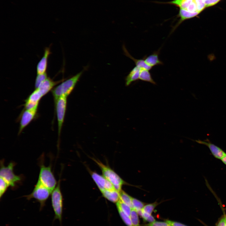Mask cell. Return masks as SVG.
<instances>
[{
  "label": "cell",
  "mask_w": 226,
  "mask_h": 226,
  "mask_svg": "<svg viewBox=\"0 0 226 226\" xmlns=\"http://www.w3.org/2000/svg\"><path fill=\"white\" fill-rule=\"evenodd\" d=\"M223 208V210H226V208Z\"/></svg>",
  "instance_id": "37"
},
{
  "label": "cell",
  "mask_w": 226,
  "mask_h": 226,
  "mask_svg": "<svg viewBox=\"0 0 226 226\" xmlns=\"http://www.w3.org/2000/svg\"><path fill=\"white\" fill-rule=\"evenodd\" d=\"M204 0V1H205V0Z\"/></svg>",
  "instance_id": "38"
},
{
  "label": "cell",
  "mask_w": 226,
  "mask_h": 226,
  "mask_svg": "<svg viewBox=\"0 0 226 226\" xmlns=\"http://www.w3.org/2000/svg\"><path fill=\"white\" fill-rule=\"evenodd\" d=\"M145 203L142 201L134 198H132V209L136 211L141 210L143 209Z\"/></svg>",
  "instance_id": "23"
},
{
  "label": "cell",
  "mask_w": 226,
  "mask_h": 226,
  "mask_svg": "<svg viewBox=\"0 0 226 226\" xmlns=\"http://www.w3.org/2000/svg\"><path fill=\"white\" fill-rule=\"evenodd\" d=\"M40 165L38 180L52 192L57 182L52 171L51 166H46L42 162Z\"/></svg>",
  "instance_id": "6"
},
{
  "label": "cell",
  "mask_w": 226,
  "mask_h": 226,
  "mask_svg": "<svg viewBox=\"0 0 226 226\" xmlns=\"http://www.w3.org/2000/svg\"><path fill=\"white\" fill-rule=\"evenodd\" d=\"M139 79L141 81L149 82L153 84H156V83L153 79L149 70L141 69Z\"/></svg>",
  "instance_id": "20"
},
{
  "label": "cell",
  "mask_w": 226,
  "mask_h": 226,
  "mask_svg": "<svg viewBox=\"0 0 226 226\" xmlns=\"http://www.w3.org/2000/svg\"><path fill=\"white\" fill-rule=\"evenodd\" d=\"M15 163L10 162L7 166L4 165V160L0 161V178L3 179L12 188L14 187L17 183L22 180L21 177L16 175L13 172Z\"/></svg>",
  "instance_id": "4"
},
{
  "label": "cell",
  "mask_w": 226,
  "mask_h": 226,
  "mask_svg": "<svg viewBox=\"0 0 226 226\" xmlns=\"http://www.w3.org/2000/svg\"><path fill=\"white\" fill-rule=\"evenodd\" d=\"M9 186L3 179L0 178V198H1Z\"/></svg>",
  "instance_id": "29"
},
{
  "label": "cell",
  "mask_w": 226,
  "mask_h": 226,
  "mask_svg": "<svg viewBox=\"0 0 226 226\" xmlns=\"http://www.w3.org/2000/svg\"><path fill=\"white\" fill-rule=\"evenodd\" d=\"M159 51L160 50H159L148 56H144L143 58L146 63L152 67L156 66L163 65V62L159 58Z\"/></svg>",
  "instance_id": "15"
},
{
  "label": "cell",
  "mask_w": 226,
  "mask_h": 226,
  "mask_svg": "<svg viewBox=\"0 0 226 226\" xmlns=\"http://www.w3.org/2000/svg\"><path fill=\"white\" fill-rule=\"evenodd\" d=\"M132 226H141L138 214L134 209H132L130 216Z\"/></svg>",
  "instance_id": "24"
},
{
  "label": "cell",
  "mask_w": 226,
  "mask_h": 226,
  "mask_svg": "<svg viewBox=\"0 0 226 226\" xmlns=\"http://www.w3.org/2000/svg\"><path fill=\"white\" fill-rule=\"evenodd\" d=\"M87 67L76 75L62 81L60 84L52 90V93L55 102L62 96L67 97L72 92Z\"/></svg>",
  "instance_id": "1"
},
{
  "label": "cell",
  "mask_w": 226,
  "mask_h": 226,
  "mask_svg": "<svg viewBox=\"0 0 226 226\" xmlns=\"http://www.w3.org/2000/svg\"><path fill=\"white\" fill-rule=\"evenodd\" d=\"M158 204L157 202H155L152 203L146 204L142 210L143 212L151 214L154 209Z\"/></svg>",
  "instance_id": "28"
},
{
  "label": "cell",
  "mask_w": 226,
  "mask_h": 226,
  "mask_svg": "<svg viewBox=\"0 0 226 226\" xmlns=\"http://www.w3.org/2000/svg\"><path fill=\"white\" fill-rule=\"evenodd\" d=\"M143 226H171L166 222L155 221L148 223L142 225Z\"/></svg>",
  "instance_id": "30"
},
{
  "label": "cell",
  "mask_w": 226,
  "mask_h": 226,
  "mask_svg": "<svg viewBox=\"0 0 226 226\" xmlns=\"http://www.w3.org/2000/svg\"><path fill=\"white\" fill-rule=\"evenodd\" d=\"M195 141L199 144L207 147L212 154L216 159L221 160L226 154V153L222 148L211 142L207 139L205 140L198 139L195 140Z\"/></svg>",
  "instance_id": "9"
},
{
  "label": "cell",
  "mask_w": 226,
  "mask_h": 226,
  "mask_svg": "<svg viewBox=\"0 0 226 226\" xmlns=\"http://www.w3.org/2000/svg\"><path fill=\"white\" fill-rule=\"evenodd\" d=\"M51 53L50 47H46L45 48L43 56L36 66L37 74H42L46 73L48 59Z\"/></svg>",
  "instance_id": "12"
},
{
  "label": "cell",
  "mask_w": 226,
  "mask_h": 226,
  "mask_svg": "<svg viewBox=\"0 0 226 226\" xmlns=\"http://www.w3.org/2000/svg\"><path fill=\"white\" fill-rule=\"evenodd\" d=\"M92 159L101 169L103 176L113 185L116 190L120 192L122 190L121 187L125 184V182L108 166L98 160L94 158H92Z\"/></svg>",
  "instance_id": "5"
},
{
  "label": "cell",
  "mask_w": 226,
  "mask_h": 226,
  "mask_svg": "<svg viewBox=\"0 0 226 226\" xmlns=\"http://www.w3.org/2000/svg\"><path fill=\"white\" fill-rule=\"evenodd\" d=\"M220 0H205V3L206 7L215 5Z\"/></svg>",
  "instance_id": "34"
},
{
  "label": "cell",
  "mask_w": 226,
  "mask_h": 226,
  "mask_svg": "<svg viewBox=\"0 0 226 226\" xmlns=\"http://www.w3.org/2000/svg\"><path fill=\"white\" fill-rule=\"evenodd\" d=\"M186 10L191 12H198L197 10V6L195 1L192 3L189 6Z\"/></svg>",
  "instance_id": "33"
},
{
  "label": "cell",
  "mask_w": 226,
  "mask_h": 226,
  "mask_svg": "<svg viewBox=\"0 0 226 226\" xmlns=\"http://www.w3.org/2000/svg\"><path fill=\"white\" fill-rule=\"evenodd\" d=\"M194 0H173L165 3L175 5L180 9L186 10L189 6Z\"/></svg>",
  "instance_id": "19"
},
{
  "label": "cell",
  "mask_w": 226,
  "mask_h": 226,
  "mask_svg": "<svg viewBox=\"0 0 226 226\" xmlns=\"http://www.w3.org/2000/svg\"><path fill=\"white\" fill-rule=\"evenodd\" d=\"M51 193L49 189L38 180L32 192L24 196L29 200L33 198L35 199L40 203V211H41L45 206L46 202Z\"/></svg>",
  "instance_id": "3"
},
{
  "label": "cell",
  "mask_w": 226,
  "mask_h": 226,
  "mask_svg": "<svg viewBox=\"0 0 226 226\" xmlns=\"http://www.w3.org/2000/svg\"><path fill=\"white\" fill-rule=\"evenodd\" d=\"M42 97L39 90L35 89L25 100V109H37L39 102Z\"/></svg>",
  "instance_id": "11"
},
{
  "label": "cell",
  "mask_w": 226,
  "mask_h": 226,
  "mask_svg": "<svg viewBox=\"0 0 226 226\" xmlns=\"http://www.w3.org/2000/svg\"><path fill=\"white\" fill-rule=\"evenodd\" d=\"M141 68L135 66L130 71L125 78V85L129 86L132 82L139 79Z\"/></svg>",
  "instance_id": "16"
},
{
  "label": "cell",
  "mask_w": 226,
  "mask_h": 226,
  "mask_svg": "<svg viewBox=\"0 0 226 226\" xmlns=\"http://www.w3.org/2000/svg\"><path fill=\"white\" fill-rule=\"evenodd\" d=\"M64 80L63 79L58 81H54L51 78H48L43 81L36 89H37L41 94L43 96L45 95L51 90L60 82H62Z\"/></svg>",
  "instance_id": "13"
},
{
  "label": "cell",
  "mask_w": 226,
  "mask_h": 226,
  "mask_svg": "<svg viewBox=\"0 0 226 226\" xmlns=\"http://www.w3.org/2000/svg\"><path fill=\"white\" fill-rule=\"evenodd\" d=\"M165 221L169 223L171 226H188L181 223L172 220H166Z\"/></svg>",
  "instance_id": "35"
},
{
  "label": "cell",
  "mask_w": 226,
  "mask_h": 226,
  "mask_svg": "<svg viewBox=\"0 0 226 226\" xmlns=\"http://www.w3.org/2000/svg\"><path fill=\"white\" fill-rule=\"evenodd\" d=\"M119 214L122 219L127 226H132L130 218L121 209L117 208Z\"/></svg>",
  "instance_id": "27"
},
{
  "label": "cell",
  "mask_w": 226,
  "mask_h": 226,
  "mask_svg": "<svg viewBox=\"0 0 226 226\" xmlns=\"http://www.w3.org/2000/svg\"><path fill=\"white\" fill-rule=\"evenodd\" d=\"M51 206L54 213L53 222L58 219L60 222L61 226H62L63 198L60 188V179L56 187L51 193Z\"/></svg>",
  "instance_id": "2"
},
{
  "label": "cell",
  "mask_w": 226,
  "mask_h": 226,
  "mask_svg": "<svg viewBox=\"0 0 226 226\" xmlns=\"http://www.w3.org/2000/svg\"><path fill=\"white\" fill-rule=\"evenodd\" d=\"M194 1L198 12L200 13L206 7L204 0H194Z\"/></svg>",
  "instance_id": "31"
},
{
  "label": "cell",
  "mask_w": 226,
  "mask_h": 226,
  "mask_svg": "<svg viewBox=\"0 0 226 226\" xmlns=\"http://www.w3.org/2000/svg\"><path fill=\"white\" fill-rule=\"evenodd\" d=\"M216 226H226V215L225 214L218 219Z\"/></svg>",
  "instance_id": "32"
},
{
  "label": "cell",
  "mask_w": 226,
  "mask_h": 226,
  "mask_svg": "<svg viewBox=\"0 0 226 226\" xmlns=\"http://www.w3.org/2000/svg\"><path fill=\"white\" fill-rule=\"evenodd\" d=\"M91 177L100 191L104 190L116 189L113 185L103 176L94 172H90Z\"/></svg>",
  "instance_id": "8"
},
{
  "label": "cell",
  "mask_w": 226,
  "mask_h": 226,
  "mask_svg": "<svg viewBox=\"0 0 226 226\" xmlns=\"http://www.w3.org/2000/svg\"><path fill=\"white\" fill-rule=\"evenodd\" d=\"M67 97L66 96H62L55 102L56 111L58 122V139L61 135L67 105Z\"/></svg>",
  "instance_id": "7"
},
{
  "label": "cell",
  "mask_w": 226,
  "mask_h": 226,
  "mask_svg": "<svg viewBox=\"0 0 226 226\" xmlns=\"http://www.w3.org/2000/svg\"><path fill=\"white\" fill-rule=\"evenodd\" d=\"M132 197L122 190L120 192V200L132 208Z\"/></svg>",
  "instance_id": "21"
},
{
  "label": "cell",
  "mask_w": 226,
  "mask_h": 226,
  "mask_svg": "<svg viewBox=\"0 0 226 226\" xmlns=\"http://www.w3.org/2000/svg\"><path fill=\"white\" fill-rule=\"evenodd\" d=\"M37 109L31 110L25 109L21 116L18 134H20L24 129L35 118Z\"/></svg>",
  "instance_id": "10"
},
{
  "label": "cell",
  "mask_w": 226,
  "mask_h": 226,
  "mask_svg": "<svg viewBox=\"0 0 226 226\" xmlns=\"http://www.w3.org/2000/svg\"><path fill=\"white\" fill-rule=\"evenodd\" d=\"M116 203L117 208L121 209L130 217L132 209L130 207L122 202L120 199Z\"/></svg>",
  "instance_id": "22"
},
{
  "label": "cell",
  "mask_w": 226,
  "mask_h": 226,
  "mask_svg": "<svg viewBox=\"0 0 226 226\" xmlns=\"http://www.w3.org/2000/svg\"><path fill=\"white\" fill-rule=\"evenodd\" d=\"M123 49L125 55L132 59L135 63L136 66L141 69H144L148 70H150L152 68V67L148 65L146 63L143 58L138 59L133 57L128 52L124 45L123 46Z\"/></svg>",
  "instance_id": "17"
},
{
  "label": "cell",
  "mask_w": 226,
  "mask_h": 226,
  "mask_svg": "<svg viewBox=\"0 0 226 226\" xmlns=\"http://www.w3.org/2000/svg\"><path fill=\"white\" fill-rule=\"evenodd\" d=\"M48 78L47 73L42 74H37L35 81V89H37L40 85Z\"/></svg>",
  "instance_id": "26"
},
{
  "label": "cell",
  "mask_w": 226,
  "mask_h": 226,
  "mask_svg": "<svg viewBox=\"0 0 226 226\" xmlns=\"http://www.w3.org/2000/svg\"><path fill=\"white\" fill-rule=\"evenodd\" d=\"M137 212L138 214L141 216L144 221L149 222V223L155 221L154 218L151 214L143 212L142 210Z\"/></svg>",
  "instance_id": "25"
},
{
  "label": "cell",
  "mask_w": 226,
  "mask_h": 226,
  "mask_svg": "<svg viewBox=\"0 0 226 226\" xmlns=\"http://www.w3.org/2000/svg\"><path fill=\"white\" fill-rule=\"evenodd\" d=\"M222 162L226 165V154L221 159Z\"/></svg>",
  "instance_id": "36"
},
{
  "label": "cell",
  "mask_w": 226,
  "mask_h": 226,
  "mask_svg": "<svg viewBox=\"0 0 226 226\" xmlns=\"http://www.w3.org/2000/svg\"><path fill=\"white\" fill-rule=\"evenodd\" d=\"M101 192L104 197L112 202L116 203L120 199V192L116 189L104 190Z\"/></svg>",
  "instance_id": "18"
},
{
  "label": "cell",
  "mask_w": 226,
  "mask_h": 226,
  "mask_svg": "<svg viewBox=\"0 0 226 226\" xmlns=\"http://www.w3.org/2000/svg\"><path fill=\"white\" fill-rule=\"evenodd\" d=\"M199 13L198 12H191L186 10L180 9L177 15L179 19L176 24L173 27L170 34L172 33L184 21L196 16Z\"/></svg>",
  "instance_id": "14"
}]
</instances>
